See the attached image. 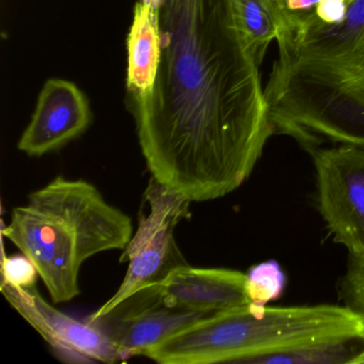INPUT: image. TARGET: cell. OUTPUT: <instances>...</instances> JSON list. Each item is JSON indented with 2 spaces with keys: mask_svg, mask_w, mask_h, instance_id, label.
I'll list each match as a JSON object with an SVG mask.
<instances>
[{
  "mask_svg": "<svg viewBox=\"0 0 364 364\" xmlns=\"http://www.w3.org/2000/svg\"><path fill=\"white\" fill-rule=\"evenodd\" d=\"M154 84L127 97L152 178L191 200L220 199L252 173L274 135L259 65L232 0H159Z\"/></svg>",
  "mask_w": 364,
  "mask_h": 364,
  "instance_id": "cell-1",
  "label": "cell"
},
{
  "mask_svg": "<svg viewBox=\"0 0 364 364\" xmlns=\"http://www.w3.org/2000/svg\"><path fill=\"white\" fill-rule=\"evenodd\" d=\"M277 42L264 88L274 134L309 153L326 142L364 146V0L334 23L283 12Z\"/></svg>",
  "mask_w": 364,
  "mask_h": 364,
  "instance_id": "cell-2",
  "label": "cell"
},
{
  "mask_svg": "<svg viewBox=\"0 0 364 364\" xmlns=\"http://www.w3.org/2000/svg\"><path fill=\"white\" fill-rule=\"evenodd\" d=\"M1 234L35 263L53 301L61 304L80 295L87 259L127 246L133 223L95 185L58 176L14 208Z\"/></svg>",
  "mask_w": 364,
  "mask_h": 364,
  "instance_id": "cell-3",
  "label": "cell"
},
{
  "mask_svg": "<svg viewBox=\"0 0 364 364\" xmlns=\"http://www.w3.org/2000/svg\"><path fill=\"white\" fill-rule=\"evenodd\" d=\"M342 341L364 343V318L347 304H249L206 315L141 355L161 364L255 363L272 353Z\"/></svg>",
  "mask_w": 364,
  "mask_h": 364,
  "instance_id": "cell-4",
  "label": "cell"
},
{
  "mask_svg": "<svg viewBox=\"0 0 364 364\" xmlns=\"http://www.w3.org/2000/svg\"><path fill=\"white\" fill-rule=\"evenodd\" d=\"M150 212L123 249L121 263H129L117 293L88 317L97 321L127 299L153 300V291L173 268L186 264L174 240L176 225L187 218L191 200L151 178L144 193Z\"/></svg>",
  "mask_w": 364,
  "mask_h": 364,
  "instance_id": "cell-5",
  "label": "cell"
},
{
  "mask_svg": "<svg viewBox=\"0 0 364 364\" xmlns=\"http://www.w3.org/2000/svg\"><path fill=\"white\" fill-rule=\"evenodd\" d=\"M310 154L326 227L349 255L364 253V146L332 144Z\"/></svg>",
  "mask_w": 364,
  "mask_h": 364,
  "instance_id": "cell-6",
  "label": "cell"
},
{
  "mask_svg": "<svg viewBox=\"0 0 364 364\" xmlns=\"http://www.w3.org/2000/svg\"><path fill=\"white\" fill-rule=\"evenodd\" d=\"M10 306L46 340L65 363H116L123 361L114 341L97 321H82L61 312L40 295L36 287L21 289L1 282Z\"/></svg>",
  "mask_w": 364,
  "mask_h": 364,
  "instance_id": "cell-7",
  "label": "cell"
},
{
  "mask_svg": "<svg viewBox=\"0 0 364 364\" xmlns=\"http://www.w3.org/2000/svg\"><path fill=\"white\" fill-rule=\"evenodd\" d=\"M92 119L88 97L74 82L50 78L40 91L18 150L36 157L54 152L82 135Z\"/></svg>",
  "mask_w": 364,
  "mask_h": 364,
  "instance_id": "cell-8",
  "label": "cell"
},
{
  "mask_svg": "<svg viewBox=\"0 0 364 364\" xmlns=\"http://www.w3.org/2000/svg\"><path fill=\"white\" fill-rule=\"evenodd\" d=\"M153 295L167 306L206 314L250 304L244 272L225 268L191 267L187 263L169 272Z\"/></svg>",
  "mask_w": 364,
  "mask_h": 364,
  "instance_id": "cell-9",
  "label": "cell"
},
{
  "mask_svg": "<svg viewBox=\"0 0 364 364\" xmlns=\"http://www.w3.org/2000/svg\"><path fill=\"white\" fill-rule=\"evenodd\" d=\"M206 315L159 301L97 321L116 343L123 361H127Z\"/></svg>",
  "mask_w": 364,
  "mask_h": 364,
  "instance_id": "cell-10",
  "label": "cell"
},
{
  "mask_svg": "<svg viewBox=\"0 0 364 364\" xmlns=\"http://www.w3.org/2000/svg\"><path fill=\"white\" fill-rule=\"evenodd\" d=\"M127 48V97H140L152 88L161 59L159 0L136 1Z\"/></svg>",
  "mask_w": 364,
  "mask_h": 364,
  "instance_id": "cell-11",
  "label": "cell"
},
{
  "mask_svg": "<svg viewBox=\"0 0 364 364\" xmlns=\"http://www.w3.org/2000/svg\"><path fill=\"white\" fill-rule=\"evenodd\" d=\"M232 3L242 41L259 67L282 25L280 3L279 0H232Z\"/></svg>",
  "mask_w": 364,
  "mask_h": 364,
  "instance_id": "cell-12",
  "label": "cell"
},
{
  "mask_svg": "<svg viewBox=\"0 0 364 364\" xmlns=\"http://www.w3.org/2000/svg\"><path fill=\"white\" fill-rule=\"evenodd\" d=\"M363 346L355 341L317 343L265 355L255 364H350Z\"/></svg>",
  "mask_w": 364,
  "mask_h": 364,
  "instance_id": "cell-13",
  "label": "cell"
},
{
  "mask_svg": "<svg viewBox=\"0 0 364 364\" xmlns=\"http://www.w3.org/2000/svg\"><path fill=\"white\" fill-rule=\"evenodd\" d=\"M287 287V276L274 259L252 266L246 274V291L250 304L268 306L279 299Z\"/></svg>",
  "mask_w": 364,
  "mask_h": 364,
  "instance_id": "cell-14",
  "label": "cell"
},
{
  "mask_svg": "<svg viewBox=\"0 0 364 364\" xmlns=\"http://www.w3.org/2000/svg\"><path fill=\"white\" fill-rule=\"evenodd\" d=\"M341 291L345 304L364 318V253L349 255Z\"/></svg>",
  "mask_w": 364,
  "mask_h": 364,
  "instance_id": "cell-15",
  "label": "cell"
},
{
  "mask_svg": "<svg viewBox=\"0 0 364 364\" xmlns=\"http://www.w3.org/2000/svg\"><path fill=\"white\" fill-rule=\"evenodd\" d=\"M38 276L37 266L24 253L7 257L3 250L1 282L9 283L21 289H31L35 287Z\"/></svg>",
  "mask_w": 364,
  "mask_h": 364,
  "instance_id": "cell-16",
  "label": "cell"
},
{
  "mask_svg": "<svg viewBox=\"0 0 364 364\" xmlns=\"http://www.w3.org/2000/svg\"><path fill=\"white\" fill-rule=\"evenodd\" d=\"M321 0H279L283 12L309 11Z\"/></svg>",
  "mask_w": 364,
  "mask_h": 364,
  "instance_id": "cell-17",
  "label": "cell"
}]
</instances>
